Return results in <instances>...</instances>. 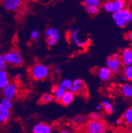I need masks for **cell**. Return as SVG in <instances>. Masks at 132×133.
I'll list each match as a JSON object with an SVG mask.
<instances>
[{
  "label": "cell",
  "mask_w": 132,
  "mask_h": 133,
  "mask_svg": "<svg viewBox=\"0 0 132 133\" xmlns=\"http://www.w3.org/2000/svg\"><path fill=\"white\" fill-rule=\"evenodd\" d=\"M18 91L17 84L15 82H10L4 89H2V94L4 97L13 100L17 95Z\"/></svg>",
  "instance_id": "cell-9"
},
{
  "label": "cell",
  "mask_w": 132,
  "mask_h": 133,
  "mask_svg": "<svg viewBox=\"0 0 132 133\" xmlns=\"http://www.w3.org/2000/svg\"><path fill=\"white\" fill-rule=\"evenodd\" d=\"M73 84V81H71L70 79H65L60 83V85L62 87H64L66 90H69L71 88Z\"/></svg>",
  "instance_id": "cell-29"
},
{
  "label": "cell",
  "mask_w": 132,
  "mask_h": 133,
  "mask_svg": "<svg viewBox=\"0 0 132 133\" xmlns=\"http://www.w3.org/2000/svg\"><path fill=\"white\" fill-rule=\"evenodd\" d=\"M112 72L107 66L100 68L97 71V76L102 82H106L110 79Z\"/></svg>",
  "instance_id": "cell-14"
},
{
  "label": "cell",
  "mask_w": 132,
  "mask_h": 133,
  "mask_svg": "<svg viewBox=\"0 0 132 133\" xmlns=\"http://www.w3.org/2000/svg\"><path fill=\"white\" fill-rule=\"evenodd\" d=\"M40 37V32L36 29H34L31 32V38L32 41H38Z\"/></svg>",
  "instance_id": "cell-32"
},
{
  "label": "cell",
  "mask_w": 132,
  "mask_h": 133,
  "mask_svg": "<svg viewBox=\"0 0 132 133\" xmlns=\"http://www.w3.org/2000/svg\"><path fill=\"white\" fill-rule=\"evenodd\" d=\"M96 109L98 111H101L103 109H102V106L101 103L98 104L96 106Z\"/></svg>",
  "instance_id": "cell-35"
},
{
  "label": "cell",
  "mask_w": 132,
  "mask_h": 133,
  "mask_svg": "<svg viewBox=\"0 0 132 133\" xmlns=\"http://www.w3.org/2000/svg\"><path fill=\"white\" fill-rule=\"evenodd\" d=\"M74 97L75 94L73 93H72L70 91L67 90L64 94L59 103H60L64 106L70 105L74 99Z\"/></svg>",
  "instance_id": "cell-15"
},
{
  "label": "cell",
  "mask_w": 132,
  "mask_h": 133,
  "mask_svg": "<svg viewBox=\"0 0 132 133\" xmlns=\"http://www.w3.org/2000/svg\"><path fill=\"white\" fill-rule=\"evenodd\" d=\"M122 81H123V82H126V81H128V80H127L126 78V77L124 76H122Z\"/></svg>",
  "instance_id": "cell-41"
},
{
  "label": "cell",
  "mask_w": 132,
  "mask_h": 133,
  "mask_svg": "<svg viewBox=\"0 0 132 133\" xmlns=\"http://www.w3.org/2000/svg\"><path fill=\"white\" fill-rule=\"evenodd\" d=\"M56 86L57 85H54V86H53L52 88H51V94H53L54 92H55V89H56Z\"/></svg>",
  "instance_id": "cell-39"
},
{
  "label": "cell",
  "mask_w": 132,
  "mask_h": 133,
  "mask_svg": "<svg viewBox=\"0 0 132 133\" xmlns=\"http://www.w3.org/2000/svg\"><path fill=\"white\" fill-rule=\"evenodd\" d=\"M2 2V0H0V2Z\"/></svg>",
  "instance_id": "cell-42"
},
{
  "label": "cell",
  "mask_w": 132,
  "mask_h": 133,
  "mask_svg": "<svg viewBox=\"0 0 132 133\" xmlns=\"http://www.w3.org/2000/svg\"><path fill=\"white\" fill-rule=\"evenodd\" d=\"M67 90H66L64 87L61 86L60 84V85H57L55 92L53 94V95H54V99L55 100L56 102H60L61 97H62V96L64 95V94H65V92Z\"/></svg>",
  "instance_id": "cell-20"
},
{
  "label": "cell",
  "mask_w": 132,
  "mask_h": 133,
  "mask_svg": "<svg viewBox=\"0 0 132 133\" xmlns=\"http://www.w3.org/2000/svg\"><path fill=\"white\" fill-rule=\"evenodd\" d=\"M122 119V121L125 123L127 125L132 127V107L126 110Z\"/></svg>",
  "instance_id": "cell-19"
},
{
  "label": "cell",
  "mask_w": 132,
  "mask_h": 133,
  "mask_svg": "<svg viewBox=\"0 0 132 133\" xmlns=\"http://www.w3.org/2000/svg\"><path fill=\"white\" fill-rule=\"evenodd\" d=\"M120 91L126 99L132 98V85L131 83H125L121 86Z\"/></svg>",
  "instance_id": "cell-17"
},
{
  "label": "cell",
  "mask_w": 132,
  "mask_h": 133,
  "mask_svg": "<svg viewBox=\"0 0 132 133\" xmlns=\"http://www.w3.org/2000/svg\"><path fill=\"white\" fill-rule=\"evenodd\" d=\"M26 12H27V9H26V7L22 5L17 11V15L18 17L20 18V19H22V18H23L26 15Z\"/></svg>",
  "instance_id": "cell-30"
},
{
  "label": "cell",
  "mask_w": 132,
  "mask_h": 133,
  "mask_svg": "<svg viewBox=\"0 0 132 133\" xmlns=\"http://www.w3.org/2000/svg\"><path fill=\"white\" fill-rule=\"evenodd\" d=\"M7 66V63L6 62L5 56L3 54L0 53V70H5Z\"/></svg>",
  "instance_id": "cell-31"
},
{
  "label": "cell",
  "mask_w": 132,
  "mask_h": 133,
  "mask_svg": "<svg viewBox=\"0 0 132 133\" xmlns=\"http://www.w3.org/2000/svg\"><path fill=\"white\" fill-rule=\"evenodd\" d=\"M122 62L119 54H113L109 56L106 60V66H107L112 73H118L122 69Z\"/></svg>",
  "instance_id": "cell-7"
},
{
  "label": "cell",
  "mask_w": 132,
  "mask_h": 133,
  "mask_svg": "<svg viewBox=\"0 0 132 133\" xmlns=\"http://www.w3.org/2000/svg\"><path fill=\"white\" fill-rule=\"evenodd\" d=\"M60 133H71V132L67 129H63V130H60Z\"/></svg>",
  "instance_id": "cell-38"
},
{
  "label": "cell",
  "mask_w": 132,
  "mask_h": 133,
  "mask_svg": "<svg viewBox=\"0 0 132 133\" xmlns=\"http://www.w3.org/2000/svg\"><path fill=\"white\" fill-rule=\"evenodd\" d=\"M102 116V113L99 112H93L88 115L87 118L89 121H98L101 119Z\"/></svg>",
  "instance_id": "cell-28"
},
{
  "label": "cell",
  "mask_w": 132,
  "mask_h": 133,
  "mask_svg": "<svg viewBox=\"0 0 132 133\" xmlns=\"http://www.w3.org/2000/svg\"><path fill=\"white\" fill-rule=\"evenodd\" d=\"M71 39L79 48H84L87 47L90 43V40L88 37H80V31L79 29H75L71 32Z\"/></svg>",
  "instance_id": "cell-8"
},
{
  "label": "cell",
  "mask_w": 132,
  "mask_h": 133,
  "mask_svg": "<svg viewBox=\"0 0 132 133\" xmlns=\"http://www.w3.org/2000/svg\"><path fill=\"white\" fill-rule=\"evenodd\" d=\"M128 38L130 42L132 43V31H130V32L128 34Z\"/></svg>",
  "instance_id": "cell-36"
},
{
  "label": "cell",
  "mask_w": 132,
  "mask_h": 133,
  "mask_svg": "<svg viewBox=\"0 0 132 133\" xmlns=\"http://www.w3.org/2000/svg\"><path fill=\"white\" fill-rule=\"evenodd\" d=\"M13 107V103L12 100L9 99L7 98L2 97L0 99V108H3L5 109L11 110Z\"/></svg>",
  "instance_id": "cell-23"
},
{
  "label": "cell",
  "mask_w": 132,
  "mask_h": 133,
  "mask_svg": "<svg viewBox=\"0 0 132 133\" xmlns=\"http://www.w3.org/2000/svg\"><path fill=\"white\" fill-rule=\"evenodd\" d=\"M30 75L31 78L36 81L44 80L50 75V69L46 65L38 63L35 64L30 68Z\"/></svg>",
  "instance_id": "cell-2"
},
{
  "label": "cell",
  "mask_w": 132,
  "mask_h": 133,
  "mask_svg": "<svg viewBox=\"0 0 132 133\" xmlns=\"http://www.w3.org/2000/svg\"><path fill=\"white\" fill-rule=\"evenodd\" d=\"M126 0H108L102 5L105 11L112 14L126 8Z\"/></svg>",
  "instance_id": "cell-6"
},
{
  "label": "cell",
  "mask_w": 132,
  "mask_h": 133,
  "mask_svg": "<svg viewBox=\"0 0 132 133\" xmlns=\"http://www.w3.org/2000/svg\"><path fill=\"white\" fill-rule=\"evenodd\" d=\"M7 64L13 66H20L23 64V57L18 50H11L4 54Z\"/></svg>",
  "instance_id": "cell-5"
},
{
  "label": "cell",
  "mask_w": 132,
  "mask_h": 133,
  "mask_svg": "<svg viewBox=\"0 0 132 133\" xmlns=\"http://www.w3.org/2000/svg\"><path fill=\"white\" fill-rule=\"evenodd\" d=\"M85 9L87 13L91 16H95L100 12V8L96 6H85Z\"/></svg>",
  "instance_id": "cell-24"
},
{
  "label": "cell",
  "mask_w": 132,
  "mask_h": 133,
  "mask_svg": "<svg viewBox=\"0 0 132 133\" xmlns=\"http://www.w3.org/2000/svg\"><path fill=\"white\" fill-rule=\"evenodd\" d=\"M73 94H82L86 91V85L84 81L81 79H76L73 81L71 88L69 89Z\"/></svg>",
  "instance_id": "cell-11"
},
{
  "label": "cell",
  "mask_w": 132,
  "mask_h": 133,
  "mask_svg": "<svg viewBox=\"0 0 132 133\" xmlns=\"http://www.w3.org/2000/svg\"><path fill=\"white\" fill-rule=\"evenodd\" d=\"M123 66H128L132 64V49L126 48L123 49L120 55Z\"/></svg>",
  "instance_id": "cell-13"
},
{
  "label": "cell",
  "mask_w": 132,
  "mask_h": 133,
  "mask_svg": "<svg viewBox=\"0 0 132 133\" xmlns=\"http://www.w3.org/2000/svg\"><path fill=\"white\" fill-rule=\"evenodd\" d=\"M24 0H2V4L7 11L15 12L23 4Z\"/></svg>",
  "instance_id": "cell-10"
},
{
  "label": "cell",
  "mask_w": 132,
  "mask_h": 133,
  "mask_svg": "<svg viewBox=\"0 0 132 133\" xmlns=\"http://www.w3.org/2000/svg\"><path fill=\"white\" fill-rule=\"evenodd\" d=\"M10 83L8 73L5 70H0V90H2Z\"/></svg>",
  "instance_id": "cell-16"
},
{
  "label": "cell",
  "mask_w": 132,
  "mask_h": 133,
  "mask_svg": "<svg viewBox=\"0 0 132 133\" xmlns=\"http://www.w3.org/2000/svg\"><path fill=\"white\" fill-rule=\"evenodd\" d=\"M112 19L116 25L120 28L125 27L132 21V12L128 8H124L122 10L112 14Z\"/></svg>",
  "instance_id": "cell-1"
},
{
  "label": "cell",
  "mask_w": 132,
  "mask_h": 133,
  "mask_svg": "<svg viewBox=\"0 0 132 133\" xmlns=\"http://www.w3.org/2000/svg\"><path fill=\"white\" fill-rule=\"evenodd\" d=\"M44 35L46 37V42L50 47L56 45L61 38V33L60 31L53 26L47 28L44 32Z\"/></svg>",
  "instance_id": "cell-4"
},
{
  "label": "cell",
  "mask_w": 132,
  "mask_h": 133,
  "mask_svg": "<svg viewBox=\"0 0 132 133\" xmlns=\"http://www.w3.org/2000/svg\"><path fill=\"white\" fill-rule=\"evenodd\" d=\"M61 72V68L60 67H56L54 70V73L55 74H60Z\"/></svg>",
  "instance_id": "cell-33"
},
{
  "label": "cell",
  "mask_w": 132,
  "mask_h": 133,
  "mask_svg": "<svg viewBox=\"0 0 132 133\" xmlns=\"http://www.w3.org/2000/svg\"><path fill=\"white\" fill-rule=\"evenodd\" d=\"M54 99V95L51 93H45L40 99V102L43 104L48 103Z\"/></svg>",
  "instance_id": "cell-27"
},
{
  "label": "cell",
  "mask_w": 132,
  "mask_h": 133,
  "mask_svg": "<svg viewBox=\"0 0 132 133\" xmlns=\"http://www.w3.org/2000/svg\"><path fill=\"white\" fill-rule=\"evenodd\" d=\"M101 105L102 106V109L108 114L111 115L114 112V109L112 103L109 100H104V101H102Z\"/></svg>",
  "instance_id": "cell-21"
},
{
  "label": "cell",
  "mask_w": 132,
  "mask_h": 133,
  "mask_svg": "<svg viewBox=\"0 0 132 133\" xmlns=\"http://www.w3.org/2000/svg\"><path fill=\"white\" fill-rule=\"evenodd\" d=\"M115 133H129L128 132L126 131V130H118L117 132H116Z\"/></svg>",
  "instance_id": "cell-40"
},
{
  "label": "cell",
  "mask_w": 132,
  "mask_h": 133,
  "mask_svg": "<svg viewBox=\"0 0 132 133\" xmlns=\"http://www.w3.org/2000/svg\"><path fill=\"white\" fill-rule=\"evenodd\" d=\"M15 78V80L16 81V82H19V81H20V79H21V75H20V74H15V76L14 77Z\"/></svg>",
  "instance_id": "cell-34"
},
{
  "label": "cell",
  "mask_w": 132,
  "mask_h": 133,
  "mask_svg": "<svg viewBox=\"0 0 132 133\" xmlns=\"http://www.w3.org/2000/svg\"><path fill=\"white\" fill-rule=\"evenodd\" d=\"M130 1H131V2H132V0H130Z\"/></svg>",
  "instance_id": "cell-43"
},
{
  "label": "cell",
  "mask_w": 132,
  "mask_h": 133,
  "mask_svg": "<svg viewBox=\"0 0 132 133\" xmlns=\"http://www.w3.org/2000/svg\"><path fill=\"white\" fill-rule=\"evenodd\" d=\"M123 73V76L126 78L127 80L132 81V64L128 66H125Z\"/></svg>",
  "instance_id": "cell-26"
},
{
  "label": "cell",
  "mask_w": 132,
  "mask_h": 133,
  "mask_svg": "<svg viewBox=\"0 0 132 133\" xmlns=\"http://www.w3.org/2000/svg\"><path fill=\"white\" fill-rule=\"evenodd\" d=\"M87 117L83 115H77L72 119V122L76 125H84L87 122Z\"/></svg>",
  "instance_id": "cell-22"
},
{
  "label": "cell",
  "mask_w": 132,
  "mask_h": 133,
  "mask_svg": "<svg viewBox=\"0 0 132 133\" xmlns=\"http://www.w3.org/2000/svg\"><path fill=\"white\" fill-rule=\"evenodd\" d=\"M32 133H52V127L46 123H39L35 124L32 129Z\"/></svg>",
  "instance_id": "cell-12"
},
{
  "label": "cell",
  "mask_w": 132,
  "mask_h": 133,
  "mask_svg": "<svg viewBox=\"0 0 132 133\" xmlns=\"http://www.w3.org/2000/svg\"><path fill=\"white\" fill-rule=\"evenodd\" d=\"M82 4L84 7L85 6H96L100 8L102 5L101 0H83Z\"/></svg>",
  "instance_id": "cell-25"
},
{
  "label": "cell",
  "mask_w": 132,
  "mask_h": 133,
  "mask_svg": "<svg viewBox=\"0 0 132 133\" xmlns=\"http://www.w3.org/2000/svg\"><path fill=\"white\" fill-rule=\"evenodd\" d=\"M85 130L86 133H106L107 127L105 122L101 119L98 121H89L85 124Z\"/></svg>",
  "instance_id": "cell-3"
},
{
  "label": "cell",
  "mask_w": 132,
  "mask_h": 133,
  "mask_svg": "<svg viewBox=\"0 0 132 133\" xmlns=\"http://www.w3.org/2000/svg\"><path fill=\"white\" fill-rule=\"evenodd\" d=\"M122 122V118H118V119H116V120L115 121V124H116V125H119V124H121Z\"/></svg>",
  "instance_id": "cell-37"
},
{
  "label": "cell",
  "mask_w": 132,
  "mask_h": 133,
  "mask_svg": "<svg viewBox=\"0 0 132 133\" xmlns=\"http://www.w3.org/2000/svg\"><path fill=\"white\" fill-rule=\"evenodd\" d=\"M11 115V110L0 108V125H3L7 123L10 118Z\"/></svg>",
  "instance_id": "cell-18"
}]
</instances>
